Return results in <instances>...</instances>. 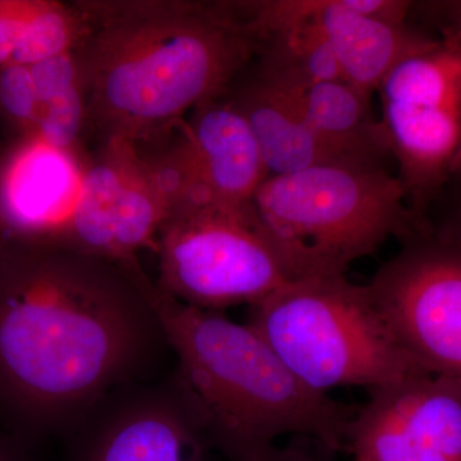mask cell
Instances as JSON below:
<instances>
[{
  "instance_id": "obj_1",
  "label": "cell",
  "mask_w": 461,
  "mask_h": 461,
  "mask_svg": "<svg viewBox=\"0 0 461 461\" xmlns=\"http://www.w3.org/2000/svg\"><path fill=\"white\" fill-rule=\"evenodd\" d=\"M145 276L139 260L7 242L0 256V412L18 430L68 433L109 391L159 375L172 351Z\"/></svg>"
},
{
  "instance_id": "obj_2",
  "label": "cell",
  "mask_w": 461,
  "mask_h": 461,
  "mask_svg": "<svg viewBox=\"0 0 461 461\" xmlns=\"http://www.w3.org/2000/svg\"><path fill=\"white\" fill-rule=\"evenodd\" d=\"M75 48L86 130L100 142L138 144L220 98L253 60L258 33L229 0H78Z\"/></svg>"
},
{
  "instance_id": "obj_3",
  "label": "cell",
  "mask_w": 461,
  "mask_h": 461,
  "mask_svg": "<svg viewBox=\"0 0 461 461\" xmlns=\"http://www.w3.org/2000/svg\"><path fill=\"white\" fill-rule=\"evenodd\" d=\"M144 287L212 445L244 461H267L285 436L344 447L353 414L303 384L251 324L184 304L148 276Z\"/></svg>"
},
{
  "instance_id": "obj_4",
  "label": "cell",
  "mask_w": 461,
  "mask_h": 461,
  "mask_svg": "<svg viewBox=\"0 0 461 461\" xmlns=\"http://www.w3.org/2000/svg\"><path fill=\"white\" fill-rule=\"evenodd\" d=\"M269 235L303 278L345 275L390 238L424 226L387 167L330 163L269 176L251 200Z\"/></svg>"
},
{
  "instance_id": "obj_5",
  "label": "cell",
  "mask_w": 461,
  "mask_h": 461,
  "mask_svg": "<svg viewBox=\"0 0 461 461\" xmlns=\"http://www.w3.org/2000/svg\"><path fill=\"white\" fill-rule=\"evenodd\" d=\"M249 324L303 384L326 395L345 386L377 390L427 373L390 335L366 285L345 275L288 282L250 306Z\"/></svg>"
},
{
  "instance_id": "obj_6",
  "label": "cell",
  "mask_w": 461,
  "mask_h": 461,
  "mask_svg": "<svg viewBox=\"0 0 461 461\" xmlns=\"http://www.w3.org/2000/svg\"><path fill=\"white\" fill-rule=\"evenodd\" d=\"M156 253L157 286L203 311L251 306L303 278L251 203L178 200L160 227Z\"/></svg>"
},
{
  "instance_id": "obj_7",
  "label": "cell",
  "mask_w": 461,
  "mask_h": 461,
  "mask_svg": "<svg viewBox=\"0 0 461 461\" xmlns=\"http://www.w3.org/2000/svg\"><path fill=\"white\" fill-rule=\"evenodd\" d=\"M377 94L397 178L424 221L461 165V29L400 60Z\"/></svg>"
},
{
  "instance_id": "obj_8",
  "label": "cell",
  "mask_w": 461,
  "mask_h": 461,
  "mask_svg": "<svg viewBox=\"0 0 461 461\" xmlns=\"http://www.w3.org/2000/svg\"><path fill=\"white\" fill-rule=\"evenodd\" d=\"M379 318L403 353L433 375L461 378V241L429 224L366 285Z\"/></svg>"
},
{
  "instance_id": "obj_9",
  "label": "cell",
  "mask_w": 461,
  "mask_h": 461,
  "mask_svg": "<svg viewBox=\"0 0 461 461\" xmlns=\"http://www.w3.org/2000/svg\"><path fill=\"white\" fill-rule=\"evenodd\" d=\"M68 433L72 461H203L212 445L176 366L109 391Z\"/></svg>"
},
{
  "instance_id": "obj_10",
  "label": "cell",
  "mask_w": 461,
  "mask_h": 461,
  "mask_svg": "<svg viewBox=\"0 0 461 461\" xmlns=\"http://www.w3.org/2000/svg\"><path fill=\"white\" fill-rule=\"evenodd\" d=\"M411 7L409 0H250L259 30L295 23L315 27L345 81L371 96L400 60L437 39L409 21Z\"/></svg>"
},
{
  "instance_id": "obj_11",
  "label": "cell",
  "mask_w": 461,
  "mask_h": 461,
  "mask_svg": "<svg viewBox=\"0 0 461 461\" xmlns=\"http://www.w3.org/2000/svg\"><path fill=\"white\" fill-rule=\"evenodd\" d=\"M346 430L353 461H461V378L412 375L372 390Z\"/></svg>"
},
{
  "instance_id": "obj_12",
  "label": "cell",
  "mask_w": 461,
  "mask_h": 461,
  "mask_svg": "<svg viewBox=\"0 0 461 461\" xmlns=\"http://www.w3.org/2000/svg\"><path fill=\"white\" fill-rule=\"evenodd\" d=\"M85 166L78 153L23 135L0 162V230L7 242L65 245Z\"/></svg>"
},
{
  "instance_id": "obj_13",
  "label": "cell",
  "mask_w": 461,
  "mask_h": 461,
  "mask_svg": "<svg viewBox=\"0 0 461 461\" xmlns=\"http://www.w3.org/2000/svg\"><path fill=\"white\" fill-rule=\"evenodd\" d=\"M171 133L189 185L185 196L247 204L269 177L250 127L226 94L202 103Z\"/></svg>"
},
{
  "instance_id": "obj_14",
  "label": "cell",
  "mask_w": 461,
  "mask_h": 461,
  "mask_svg": "<svg viewBox=\"0 0 461 461\" xmlns=\"http://www.w3.org/2000/svg\"><path fill=\"white\" fill-rule=\"evenodd\" d=\"M226 95L250 127L269 176L345 163L315 135L290 94L260 74L253 60Z\"/></svg>"
},
{
  "instance_id": "obj_15",
  "label": "cell",
  "mask_w": 461,
  "mask_h": 461,
  "mask_svg": "<svg viewBox=\"0 0 461 461\" xmlns=\"http://www.w3.org/2000/svg\"><path fill=\"white\" fill-rule=\"evenodd\" d=\"M278 86L295 100L315 135L341 162L387 168L393 162L386 130L372 109L373 96L345 80Z\"/></svg>"
},
{
  "instance_id": "obj_16",
  "label": "cell",
  "mask_w": 461,
  "mask_h": 461,
  "mask_svg": "<svg viewBox=\"0 0 461 461\" xmlns=\"http://www.w3.org/2000/svg\"><path fill=\"white\" fill-rule=\"evenodd\" d=\"M133 154L131 142L103 141L85 166L65 245L114 260L115 215Z\"/></svg>"
},
{
  "instance_id": "obj_17",
  "label": "cell",
  "mask_w": 461,
  "mask_h": 461,
  "mask_svg": "<svg viewBox=\"0 0 461 461\" xmlns=\"http://www.w3.org/2000/svg\"><path fill=\"white\" fill-rule=\"evenodd\" d=\"M41 105L38 133L62 150L77 153L86 130V98L75 51L30 66Z\"/></svg>"
},
{
  "instance_id": "obj_18",
  "label": "cell",
  "mask_w": 461,
  "mask_h": 461,
  "mask_svg": "<svg viewBox=\"0 0 461 461\" xmlns=\"http://www.w3.org/2000/svg\"><path fill=\"white\" fill-rule=\"evenodd\" d=\"M84 32L74 2L21 0L20 32L11 63L32 66L75 50Z\"/></svg>"
},
{
  "instance_id": "obj_19",
  "label": "cell",
  "mask_w": 461,
  "mask_h": 461,
  "mask_svg": "<svg viewBox=\"0 0 461 461\" xmlns=\"http://www.w3.org/2000/svg\"><path fill=\"white\" fill-rule=\"evenodd\" d=\"M0 109L23 135L38 131L41 105L30 66H0Z\"/></svg>"
},
{
  "instance_id": "obj_20",
  "label": "cell",
  "mask_w": 461,
  "mask_h": 461,
  "mask_svg": "<svg viewBox=\"0 0 461 461\" xmlns=\"http://www.w3.org/2000/svg\"><path fill=\"white\" fill-rule=\"evenodd\" d=\"M424 220L439 235L461 241V165Z\"/></svg>"
},
{
  "instance_id": "obj_21",
  "label": "cell",
  "mask_w": 461,
  "mask_h": 461,
  "mask_svg": "<svg viewBox=\"0 0 461 461\" xmlns=\"http://www.w3.org/2000/svg\"><path fill=\"white\" fill-rule=\"evenodd\" d=\"M21 0H0V66L9 65L20 32Z\"/></svg>"
},
{
  "instance_id": "obj_22",
  "label": "cell",
  "mask_w": 461,
  "mask_h": 461,
  "mask_svg": "<svg viewBox=\"0 0 461 461\" xmlns=\"http://www.w3.org/2000/svg\"><path fill=\"white\" fill-rule=\"evenodd\" d=\"M0 461H27L25 455L21 453L16 445L0 439Z\"/></svg>"
},
{
  "instance_id": "obj_23",
  "label": "cell",
  "mask_w": 461,
  "mask_h": 461,
  "mask_svg": "<svg viewBox=\"0 0 461 461\" xmlns=\"http://www.w3.org/2000/svg\"><path fill=\"white\" fill-rule=\"evenodd\" d=\"M5 245H7V240H5L3 233L0 232V256H2L3 250H5Z\"/></svg>"
}]
</instances>
